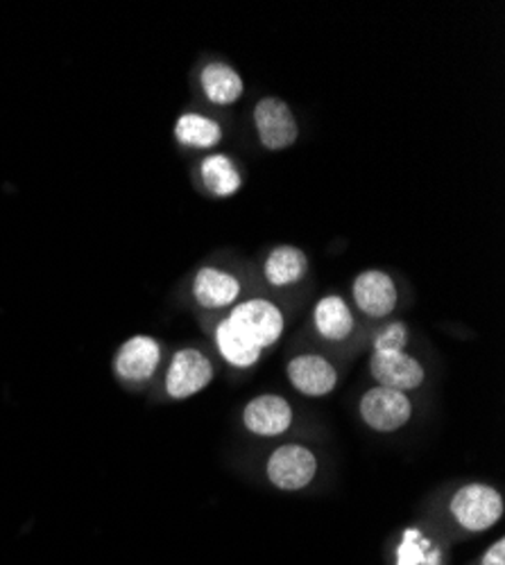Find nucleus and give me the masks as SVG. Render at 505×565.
<instances>
[{
	"instance_id": "obj_1",
	"label": "nucleus",
	"mask_w": 505,
	"mask_h": 565,
	"mask_svg": "<svg viewBox=\"0 0 505 565\" xmlns=\"http://www.w3.org/2000/svg\"><path fill=\"white\" fill-rule=\"evenodd\" d=\"M224 321L259 351H265L277 344L284 335V326H286L282 310L267 299L241 301L224 317Z\"/></svg>"
},
{
	"instance_id": "obj_2",
	"label": "nucleus",
	"mask_w": 505,
	"mask_h": 565,
	"mask_svg": "<svg viewBox=\"0 0 505 565\" xmlns=\"http://www.w3.org/2000/svg\"><path fill=\"white\" fill-rule=\"evenodd\" d=\"M453 518L467 532H485L503 515V498L487 484H465L457 489L449 504Z\"/></svg>"
},
{
	"instance_id": "obj_3",
	"label": "nucleus",
	"mask_w": 505,
	"mask_h": 565,
	"mask_svg": "<svg viewBox=\"0 0 505 565\" xmlns=\"http://www.w3.org/2000/svg\"><path fill=\"white\" fill-rule=\"evenodd\" d=\"M254 127L261 146L270 152H282L297 143L299 125L293 109L282 98H261L254 107Z\"/></svg>"
},
{
	"instance_id": "obj_4",
	"label": "nucleus",
	"mask_w": 505,
	"mask_h": 565,
	"mask_svg": "<svg viewBox=\"0 0 505 565\" xmlns=\"http://www.w3.org/2000/svg\"><path fill=\"white\" fill-rule=\"evenodd\" d=\"M265 473L267 480L282 491H302L317 473V459L306 446L284 444L270 455Z\"/></svg>"
},
{
	"instance_id": "obj_5",
	"label": "nucleus",
	"mask_w": 505,
	"mask_h": 565,
	"mask_svg": "<svg viewBox=\"0 0 505 565\" xmlns=\"http://www.w3.org/2000/svg\"><path fill=\"white\" fill-rule=\"evenodd\" d=\"M213 364L198 349H181L172 355L168 375H166V392L175 401L191 398L204 392L213 381Z\"/></svg>"
},
{
	"instance_id": "obj_6",
	"label": "nucleus",
	"mask_w": 505,
	"mask_h": 565,
	"mask_svg": "<svg viewBox=\"0 0 505 565\" xmlns=\"http://www.w3.org/2000/svg\"><path fill=\"white\" fill-rule=\"evenodd\" d=\"M412 416V403L403 392L372 387L360 398V418L375 433H397Z\"/></svg>"
},
{
	"instance_id": "obj_7",
	"label": "nucleus",
	"mask_w": 505,
	"mask_h": 565,
	"mask_svg": "<svg viewBox=\"0 0 505 565\" xmlns=\"http://www.w3.org/2000/svg\"><path fill=\"white\" fill-rule=\"evenodd\" d=\"M351 295H354L356 308L372 319H383L392 315L399 301V292L392 276L381 269L360 271L354 278Z\"/></svg>"
},
{
	"instance_id": "obj_8",
	"label": "nucleus",
	"mask_w": 505,
	"mask_h": 565,
	"mask_svg": "<svg viewBox=\"0 0 505 565\" xmlns=\"http://www.w3.org/2000/svg\"><path fill=\"white\" fill-rule=\"evenodd\" d=\"M370 373L379 387L403 394L424 383V366L406 351H375L370 358Z\"/></svg>"
},
{
	"instance_id": "obj_9",
	"label": "nucleus",
	"mask_w": 505,
	"mask_h": 565,
	"mask_svg": "<svg viewBox=\"0 0 505 565\" xmlns=\"http://www.w3.org/2000/svg\"><path fill=\"white\" fill-rule=\"evenodd\" d=\"M286 375L299 394L311 398L327 396L338 385L336 366L327 358L315 353H302L293 358L286 366Z\"/></svg>"
},
{
	"instance_id": "obj_10",
	"label": "nucleus",
	"mask_w": 505,
	"mask_h": 565,
	"mask_svg": "<svg viewBox=\"0 0 505 565\" xmlns=\"http://www.w3.org/2000/svg\"><path fill=\"white\" fill-rule=\"evenodd\" d=\"M243 423L256 437H282L293 426V407L284 396L263 394L245 405Z\"/></svg>"
},
{
	"instance_id": "obj_11",
	"label": "nucleus",
	"mask_w": 505,
	"mask_h": 565,
	"mask_svg": "<svg viewBox=\"0 0 505 565\" xmlns=\"http://www.w3.org/2000/svg\"><path fill=\"white\" fill-rule=\"evenodd\" d=\"M161 362L159 344L148 335L127 340L116 355V373L127 383H146Z\"/></svg>"
},
{
	"instance_id": "obj_12",
	"label": "nucleus",
	"mask_w": 505,
	"mask_h": 565,
	"mask_svg": "<svg viewBox=\"0 0 505 565\" xmlns=\"http://www.w3.org/2000/svg\"><path fill=\"white\" fill-rule=\"evenodd\" d=\"M243 292L241 280L218 267H202L193 278V297L207 310L234 306Z\"/></svg>"
},
{
	"instance_id": "obj_13",
	"label": "nucleus",
	"mask_w": 505,
	"mask_h": 565,
	"mask_svg": "<svg viewBox=\"0 0 505 565\" xmlns=\"http://www.w3.org/2000/svg\"><path fill=\"white\" fill-rule=\"evenodd\" d=\"M200 84L207 100L218 107H229L239 103L245 93L241 73L234 66H229L227 62H209L202 68Z\"/></svg>"
},
{
	"instance_id": "obj_14",
	"label": "nucleus",
	"mask_w": 505,
	"mask_h": 565,
	"mask_svg": "<svg viewBox=\"0 0 505 565\" xmlns=\"http://www.w3.org/2000/svg\"><path fill=\"white\" fill-rule=\"evenodd\" d=\"M306 271H308V256L295 245L274 247L263 263V274L270 286L274 288L295 286V282H299L306 276Z\"/></svg>"
},
{
	"instance_id": "obj_15",
	"label": "nucleus",
	"mask_w": 505,
	"mask_h": 565,
	"mask_svg": "<svg viewBox=\"0 0 505 565\" xmlns=\"http://www.w3.org/2000/svg\"><path fill=\"white\" fill-rule=\"evenodd\" d=\"M313 323L325 340L345 342L354 331V315L343 297L327 295L315 303Z\"/></svg>"
},
{
	"instance_id": "obj_16",
	"label": "nucleus",
	"mask_w": 505,
	"mask_h": 565,
	"mask_svg": "<svg viewBox=\"0 0 505 565\" xmlns=\"http://www.w3.org/2000/svg\"><path fill=\"white\" fill-rule=\"evenodd\" d=\"M175 138L189 150H213L222 140V127L202 114H181L175 122Z\"/></svg>"
},
{
	"instance_id": "obj_17",
	"label": "nucleus",
	"mask_w": 505,
	"mask_h": 565,
	"mask_svg": "<svg viewBox=\"0 0 505 565\" xmlns=\"http://www.w3.org/2000/svg\"><path fill=\"white\" fill-rule=\"evenodd\" d=\"M200 177L207 185V191L215 198H234L243 185V177L236 163L227 154L204 157L200 163Z\"/></svg>"
},
{
	"instance_id": "obj_18",
	"label": "nucleus",
	"mask_w": 505,
	"mask_h": 565,
	"mask_svg": "<svg viewBox=\"0 0 505 565\" xmlns=\"http://www.w3.org/2000/svg\"><path fill=\"white\" fill-rule=\"evenodd\" d=\"M215 347L220 355L236 369H250L261 360V353L256 347L245 342L232 326L224 319L215 326Z\"/></svg>"
},
{
	"instance_id": "obj_19",
	"label": "nucleus",
	"mask_w": 505,
	"mask_h": 565,
	"mask_svg": "<svg viewBox=\"0 0 505 565\" xmlns=\"http://www.w3.org/2000/svg\"><path fill=\"white\" fill-rule=\"evenodd\" d=\"M408 326L403 321L388 323L375 338V351H406Z\"/></svg>"
},
{
	"instance_id": "obj_20",
	"label": "nucleus",
	"mask_w": 505,
	"mask_h": 565,
	"mask_svg": "<svg viewBox=\"0 0 505 565\" xmlns=\"http://www.w3.org/2000/svg\"><path fill=\"white\" fill-rule=\"evenodd\" d=\"M418 550H420L418 530H408L406 541H403L401 552H399V565H418L420 558H422V554Z\"/></svg>"
},
{
	"instance_id": "obj_21",
	"label": "nucleus",
	"mask_w": 505,
	"mask_h": 565,
	"mask_svg": "<svg viewBox=\"0 0 505 565\" xmlns=\"http://www.w3.org/2000/svg\"><path fill=\"white\" fill-rule=\"evenodd\" d=\"M483 565H505V541H496L483 556Z\"/></svg>"
}]
</instances>
